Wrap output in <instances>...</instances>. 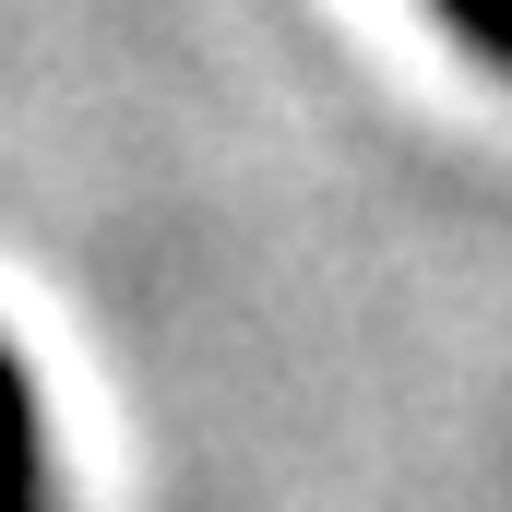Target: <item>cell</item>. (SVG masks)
I'll list each match as a JSON object with an SVG mask.
<instances>
[{"mask_svg": "<svg viewBox=\"0 0 512 512\" xmlns=\"http://www.w3.org/2000/svg\"><path fill=\"white\" fill-rule=\"evenodd\" d=\"M0 512H48V453H36V382L0 346Z\"/></svg>", "mask_w": 512, "mask_h": 512, "instance_id": "1", "label": "cell"}, {"mask_svg": "<svg viewBox=\"0 0 512 512\" xmlns=\"http://www.w3.org/2000/svg\"><path fill=\"white\" fill-rule=\"evenodd\" d=\"M441 24H453L477 60H501V72H512V0H441Z\"/></svg>", "mask_w": 512, "mask_h": 512, "instance_id": "2", "label": "cell"}]
</instances>
